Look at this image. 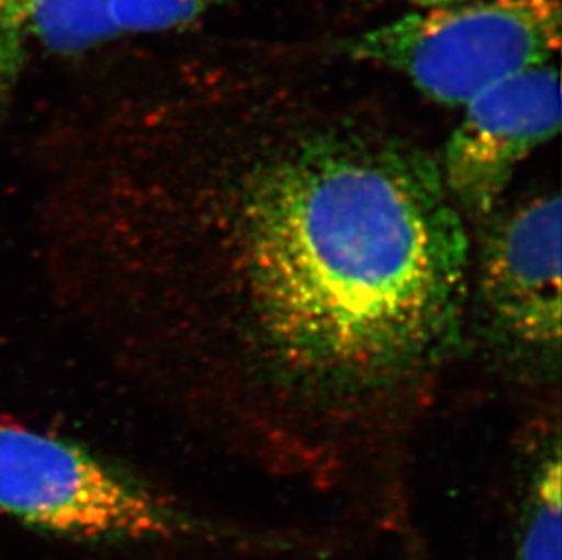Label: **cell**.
Instances as JSON below:
<instances>
[{"mask_svg":"<svg viewBox=\"0 0 562 560\" xmlns=\"http://www.w3.org/2000/svg\"><path fill=\"white\" fill-rule=\"evenodd\" d=\"M0 33L8 35V41L21 33V15L16 0H0Z\"/></svg>","mask_w":562,"mask_h":560,"instance_id":"9","label":"cell"},{"mask_svg":"<svg viewBox=\"0 0 562 560\" xmlns=\"http://www.w3.org/2000/svg\"><path fill=\"white\" fill-rule=\"evenodd\" d=\"M412 4H419L420 8H440V5H450V4H459V2H464V0H408Z\"/></svg>","mask_w":562,"mask_h":560,"instance_id":"10","label":"cell"},{"mask_svg":"<svg viewBox=\"0 0 562 560\" xmlns=\"http://www.w3.org/2000/svg\"><path fill=\"white\" fill-rule=\"evenodd\" d=\"M472 260L473 329L506 373L555 382L561 371V195L544 191L486 221Z\"/></svg>","mask_w":562,"mask_h":560,"instance_id":"4","label":"cell"},{"mask_svg":"<svg viewBox=\"0 0 562 560\" xmlns=\"http://www.w3.org/2000/svg\"><path fill=\"white\" fill-rule=\"evenodd\" d=\"M138 354L240 439L337 457L417 418L461 354L472 249L439 160L364 119L113 166Z\"/></svg>","mask_w":562,"mask_h":560,"instance_id":"1","label":"cell"},{"mask_svg":"<svg viewBox=\"0 0 562 560\" xmlns=\"http://www.w3.org/2000/svg\"><path fill=\"white\" fill-rule=\"evenodd\" d=\"M33 0H16V8H19V15H21V32L24 19H26L27 10L32 8Z\"/></svg>","mask_w":562,"mask_h":560,"instance_id":"11","label":"cell"},{"mask_svg":"<svg viewBox=\"0 0 562 560\" xmlns=\"http://www.w3.org/2000/svg\"><path fill=\"white\" fill-rule=\"evenodd\" d=\"M561 440L548 435L536 449L520 492L515 560H562Z\"/></svg>","mask_w":562,"mask_h":560,"instance_id":"6","label":"cell"},{"mask_svg":"<svg viewBox=\"0 0 562 560\" xmlns=\"http://www.w3.org/2000/svg\"><path fill=\"white\" fill-rule=\"evenodd\" d=\"M439 168L462 217L488 221L515 169L561 130V79L555 64L512 75L462 107Z\"/></svg>","mask_w":562,"mask_h":560,"instance_id":"5","label":"cell"},{"mask_svg":"<svg viewBox=\"0 0 562 560\" xmlns=\"http://www.w3.org/2000/svg\"><path fill=\"white\" fill-rule=\"evenodd\" d=\"M228 0H110L121 33H159L188 26Z\"/></svg>","mask_w":562,"mask_h":560,"instance_id":"8","label":"cell"},{"mask_svg":"<svg viewBox=\"0 0 562 560\" xmlns=\"http://www.w3.org/2000/svg\"><path fill=\"white\" fill-rule=\"evenodd\" d=\"M22 32L63 55L82 54L123 35L110 0H33Z\"/></svg>","mask_w":562,"mask_h":560,"instance_id":"7","label":"cell"},{"mask_svg":"<svg viewBox=\"0 0 562 560\" xmlns=\"http://www.w3.org/2000/svg\"><path fill=\"white\" fill-rule=\"evenodd\" d=\"M0 512L93 542H157L201 534L148 482L85 445L0 423Z\"/></svg>","mask_w":562,"mask_h":560,"instance_id":"3","label":"cell"},{"mask_svg":"<svg viewBox=\"0 0 562 560\" xmlns=\"http://www.w3.org/2000/svg\"><path fill=\"white\" fill-rule=\"evenodd\" d=\"M559 0H464L414 11L348 38L346 55L403 75L442 107L484 90L561 48Z\"/></svg>","mask_w":562,"mask_h":560,"instance_id":"2","label":"cell"}]
</instances>
